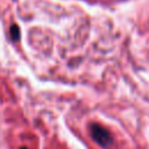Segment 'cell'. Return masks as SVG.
Returning <instances> with one entry per match:
<instances>
[{
  "label": "cell",
  "instance_id": "6da1fadb",
  "mask_svg": "<svg viewBox=\"0 0 149 149\" xmlns=\"http://www.w3.org/2000/svg\"><path fill=\"white\" fill-rule=\"evenodd\" d=\"M90 133H91V136L92 139L98 143L100 144L101 147H108L111 143H112V135L111 133L104 128L102 126L98 125V123H92L90 126Z\"/></svg>",
  "mask_w": 149,
  "mask_h": 149
},
{
  "label": "cell",
  "instance_id": "7a4b0ae2",
  "mask_svg": "<svg viewBox=\"0 0 149 149\" xmlns=\"http://www.w3.org/2000/svg\"><path fill=\"white\" fill-rule=\"evenodd\" d=\"M9 33H10V37L13 41H19L20 40V28L17 24H12L10 26V29H9Z\"/></svg>",
  "mask_w": 149,
  "mask_h": 149
},
{
  "label": "cell",
  "instance_id": "3957f363",
  "mask_svg": "<svg viewBox=\"0 0 149 149\" xmlns=\"http://www.w3.org/2000/svg\"><path fill=\"white\" fill-rule=\"evenodd\" d=\"M20 149H28V148H26V147H21Z\"/></svg>",
  "mask_w": 149,
  "mask_h": 149
}]
</instances>
